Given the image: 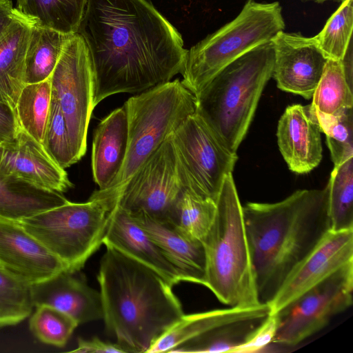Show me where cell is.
<instances>
[{"instance_id": "cell-1", "label": "cell", "mask_w": 353, "mask_h": 353, "mask_svg": "<svg viewBox=\"0 0 353 353\" xmlns=\"http://www.w3.org/2000/svg\"><path fill=\"white\" fill-rule=\"evenodd\" d=\"M92 68V105L141 93L182 72L188 50L148 0H87L78 32Z\"/></svg>"}, {"instance_id": "cell-2", "label": "cell", "mask_w": 353, "mask_h": 353, "mask_svg": "<svg viewBox=\"0 0 353 353\" xmlns=\"http://www.w3.org/2000/svg\"><path fill=\"white\" fill-rule=\"evenodd\" d=\"M243 214L258 297L268 304L331 230L327 190H296L276 203L249 202Z\"/></svg>"}, {"instance_id": "cell-3", "label": "cell", "mask_w": 353, "mask_h": 353, "mask_svg": "<svg viewBox=\"0 0 353 353\" xmlns=\"http://www.w3.org/2000/svg\"><path fill=\"white\" fill-rule=\"evenodd\" d=\"M105 248L97 275L105 328L128 353H148L184 314L181 304L155 271Z\"/></svg>"}, {"instance_id": "cell-4", "label": "cell", "mask_w": 353, "mask_h": 353, "mask_svg": "<svg viewBox=\"0 0 353 353\" xmlns=\"http://www.w3.org/2000/svg\"><path fill=\"white\" fill-rule=\"evenodd\" d=\"M274 63L272 42L259 45L225 66L195 95L196 112L233 153L247 134Z\"/></svg>"}, {"instance_id": "cell-5", "label": "cell", "mask_w": 353, "mask_h": 353, "mask_svg": "<svg viewBox=\"0 0 353 353\" xmlns=\"http://www.w3.org/2000/svg\"><path fill=\"white\" fill-rule=\"evenodd\" d=\"M213 223L202 241L205 252V282L229 307L261 304L245 232L243 206L232 174L223 183Z\"/></svg>"}, {"instance_id": "cell-6", "label": "cell", "mask_w": 353, "mask_h": 353, "mask_svg": "<svg viewBox=\"0 0 353 353\" xmlns=\"http://www.w3.org/2000/svg\"><path fill=\"white\" fill-rule=\"evenodd\" d=\"M119 198L98 190L86 202L68 201L18 223L77 272L103 244Z\"/></svg>"}, {"instance_id": "cell-7", "label": "cell", "mask_w": 353, "mask_h": 353, "mask_svg": "<svg viewBox=\"0 0 353 353\" xmlns=\"http://www.w3.org/2000/svg\"><path fill=\"white\" fill-rule=\"evenodd\" d=\"M284 28L278 1L248 0L233 20L188 50L182 83L196 95L225 66L254 47L270 42Z\"/></svg>"}, {"instance_id": "cell-8", "label": "cell", "mask_w": 353, "mask_h": 353, "mask_svg": "<svg viewBox=\"0 0 353 353\" xmlns=\"http://www.w3.org/2000/svg\"><path fill=\"white\" fill-rule=\"evenodd\" d=\"M123 105L128 121L127 154L117 179L103 190L117 196L145 159L196 112V97L176 79L129 98Z\"/></svg>"}, {"instance_id": "cell-9", "label": "cell", "mask_w": 353, "mask_h": 353, "mask_svg": "<svg viewBox=\"0 0 353 353\" xmlns=\"http://www.w3.org/2000/svg\"><path fill=\"white\" fill-rule=\"evenodd\" d=\"M183 187L216 201L225 178L238 159L196 112L172 134Z\"/></svg>"}, {"instance_id": "cell-10", "label": "cell", "mask_w": 353, "mask_h": 353, "mask_svg": "<svg viewBox=\"0 0 353 353\" xmlns=\"http://www.w3.org/2000/svg\"><path fill=\"white\" fill-rule=\"evenodd\" d=\"M50 83L52 98L63 115L77 162L86 152L88 129L94 109L91 59L79 34H72L65 43Z\"/></svg>"}, {"instance_id": "cell-11", "label": "cell", "mask_w": 353, "mask_h": 353, "mask_svg": "<svg viewBox=\"0 0 353 353\" xmlns=\"http://www.w3.org/2000/svg\"><path fill=\"white\" fill-rule=\"evenodd\" d=\"M353 263L315 285L278 314L273 341L296 345L326 327L353 303Z\"/></svg>"}, {"instance_id": "cell-12", "label": "cell", "mask_w": 353, "mask_h": 353, "mask_svg": "<svg viewBox=\"0 0 353 353\" xmlns=\"http://www.w3.org/2000/svg\"><path fill=\"white\" fill-rule=\"evenodd\" d=\"M184 190L171 134L122 187L119 205L130 214L170 222Z\"/></svg>"}, {"instance_id": "cell-13", "label": "cell", "mask_w": 353, "mask_h": 353, "mask_svg": "<svg viewBox=\"0 0 353 353\" xmlns=\"http://www.w3.org/2000/svg\"><path fill=\"white\" fill-rule=\"evenodd\" d=\"M271 42L274 54L272 77L277 87L311 99L327 61L314 37L283 30Z\"/></svg>"}, {"instance_id": "cell-14", "label": "cell", "mask_w": 353, "mask_h": 353, "mask_svg": "<svg viewBox=\"0 0 353 353\" xmlns=\"http://www.w3.org/2000/svg\"><path fill=\"white\" fill-rule=\"evenodd\" d=\"M353 263V230H330L288 276L268 303L276 314L307 290L344 266Z\"/></svg>"}, {"instance_id": "cell-15", "label": "cell", "mask_w": 353, "mask_h": 353, "mask_svg": "<svg viewBox=\"0 0 353 353\" xmlns=\"http://www.w3.org/2000/svg\"><path fill=\"white\" fill-rule=\"evenodd\" d=\"M271 314L270 306L230 307L204 312L203 330L170 352H232L247 342Z\"/></svg>"}, {"instance_id": "cell-16", "label": "cell", "mask_w": 353, "mask_h": 353, "mask_svg": "<svg viewBox=\"0 0 353 353\" xmlns=\"http://www.w3.org/2000/svg\"><path fill=\"white\" fill-rule=\"evenodd\" d=\"M0 267L30 285L67 270L56 256L18 222L1 219Z\"/></svg>"}, {"instance_id": "cell-17", "label": "cell", "mask_w": 353, "mask_h": 353, "mask_svg": "<svg viewBox=\"0 0 353 353\" xmlns=\"http://www.w3.org/2000/svg\"><path fill=\"white\" fill-rule=\"evenodd\" d=\"M0 174H12L38 187L60 193L73 185L65 169L49 156L41 143L21 128L3 143Z\"/></svg>"}, {"instance_id": "cell-18", "label": "cell", "mask_w": 353, "mask_h": 353, "mask_svg": "<svg viewBox=\"0 0 353 353\" xmlns=\"http://www.w3.org/2000/svg\"><path fill=\"white\" fill-rule=\"evenodd\" d=\"M321 129L310 105L294 104L286 108L276 132L279 150L289 169L308 173L322 159Z\"/></svg>"}, {"instance_id": "cell-19", "label": "cell", "mask_w": 353, "mask_h": 353, "mask_svg": "<svg viewBox=\"0 0 353 353\" xmlns=\"http://www.w3.org/2000/svg\"><path fill=\"white\" fill-rule=\"evenodd\" d=\"M75 274L64 270L31 285L34 306L54 307L70 316L78 325L103 319L100 292Z\"/></svg>"}, {"instance_id": "cell-20", "label": "cell", "mask_w": 353, "mask_h": 353, "mask_svg": "<svg viewBox=\"0 0 353 353\" xmlns=\"http://www.w3.org/2000/svg\"><path fill=\"white\" fill-rule=\"evenodd\" d=\"M130 214L176 269L181 281L205 285L206 261L201 241L187 237L169 221L141 212Z\"/></svg>"}, {"instance_id": "cell-21", "label": "cell", "mask_w": 353, "mask_h": 353, "mask_svg": "<svg viewBox=\"0 0 353 353\" xmlns=\"http://www.w3.org/2000/svg\"><path fill=\"white\" fill-rule=\"evenodd\" d=\"M103 244L110 246L159 274L172 286L181 282L179 274L158 245L133 216L119 204Z\"/></svg>"}, {"instance_id": "cell-22", "label": "cell", "mask_w": 353, "mask_h": 353, "mask_svg": "<svg viewBox=\"0 0 353 353\" xmlns=\"http://www.w3.org/2000/svg\"><path fill=\"white\" fill-rule=\"evenodd\" d=\"M128 121L123 105L97 125L93 137L92 170L99 190H108L120 173L128 151Z\"/></svg>"}, {"instance_id": "cell-23", "label": "cell", "mask_w": 353, "mask_h": 353, "mask_svg": "<svg viewBox=\"0 0 353 353\" xmlns=\"http://www.w3.org/2000/svg\"><path fill=\"white\" fill-rule=\"evenodd\" d=\"M33 23L18 11L0 38V102L14 109L26 85L25 57Z\"/></svg>"}, {"instance_id": "cell-24", "label": "cell", "mask_w": 353, "mask_h": 353, "mask_svg": "<svg viewBox=\"0 0 353 353\" xmlns=\"http://www.w3.org/2000/svg\"><path fill=\"white\" fill-rule=\"evenodd\" d=\"M69 201L62 193L12 174H0V219L19 222Z\"/></svg>"}, {"instance_id": "cell-25", "label": "cell", "mask_w": 353, "mask_h": 353, "mask_svg": "<svg viewBox=\"0 0 353 353\" xmlns=\"http://www.w3.org/2000/svg\"><path fill=\"white\" fill-rule=\"evenodd\" d=\"M72 34L33 23L25 57V84L50 78L63 46Z\"/></svg>"}, {"instance_id": "cell-26", "label": "cell", "mask_w": 353, "mask_h": 353, "mask_svg": "<svg viewBox=\"0 0 353 353\" xmlns=\"http://www.w3.org/2000/svg\"><path fill=\"white\" fill-rule=\"evenodd\" d=\"M87 0H17V10L37 25L65 34L78 32Z\"/></svg>"}, {"instance_id": "cell-27", "label": "cell", "mask_w": 353, "mask_h": 353, "mask_svg": "<svg viewBox=\"0 0 353 353\" xmlns=\"http://www.w3.org/2000/svg\"><path fill=\"white\" fill-rule=\"evenodd\" d=\"M50 78L26 84L14 108L19 128L41 143L51 103Z\"/></svg>"}, {"instance_id": "cell-28", "label": "cell", "mask_w": 353, "mask_h": 353, "mask_svg": "<svg viewBox=\"0 0 353 353\" xmlns=\"http://www.w3.org/2000/svg\"><path fill=\"white\" fill-rule=\"evenodd\" d=\"M326 188L331 230H353V157L334 167Z\"/></svg>"}, {"instance_id": "cell-29", "label": "cell", "mask_w": 353, "mask_h": 353, "mask_svg": "<svg viewBox=\"0 0 353 353\" xmlns=\"http://www.w3.org/2000/svg\"><path fill=\"white\" fill-rule=\"evenodd\" d=\"M312 98L311 107L327 114L339 115L353 108V89L347 82L341 61L327 59Z\"/></svg>"}, {"instance_id": "cell-30", "label": "cell", "mask_w": 353, "mask_h": 353, "mask_svg": "<svg viewBox=\"0 0 353 353\" xmlns=\"http://www.w3.org/2000/svg\"><path fill=\"white\" fill-rule=\"evenodd\" d=\"M216 210L215 201L185 189L170 223L187 237L202 242L213 223Z\"/></svg>"}, {"instance_id": "cell-31", "label": "cell", "mask_w": 353, "mask_h": 353, "mask_svg": "<svg viewBox=\"0 0 353 353\" xmlns=\"http://www.w3.org/2000/svg\"><path fill=\"white\" fill-rule=\"evenodd\" d=\"M353 0H343L314 38L327 59L341 61L352 43Z\"/></svg>"}, {"instance_id": "cell-32", "label": "cell", "mask_w": 353, "mask_h": 353, "mask_svg": "<svg viewBox=\"0 0 353 353\" xmlns=\"http://www.w3.org/2000/svg\"><path fill=\"white\" fill-rule=\"evenodd\" d=\"M33 307L31 285L0 267V327L23 321Z\"/></svg>"}, {"instance_id": "cell-33", "label": "cell", "mask_w": 353, "mask_h": 353, "mask_svg": "<svg viewBox=\"0 0 353 353\" xmlns=\"http://www.w3.org/2000/svg\"><path fill=\"white\" fill-rule=\"evenodd\" d=\"M321 131L326 135L334 167L353 157V108L339 115L321 112L310 105Z\"/></svg>"}, {"instance_id": "cell-34", "label": "cell", "mask_w": 353, "mask_h": 353, "mask_svg": "<svg viewBox=\"0 0 353 353\" xmlns=\"http://www.w3.org/2000/svg\"><path fill=\"white\" fill-rule=\"evenodd\" d=\"M30 319V329L41 342L63 347L78 323L64 312L48 305H40Z\"/></svg>"}, {"instance_id": "cell-35", "label": "cell", "mask_w": 353, "mask_h": 353, "mask_svg": "<svg viewBox=\"0 0 353 353\" xmlns=\"http://www.w3.org/2000/svg\"><path fill=\"white\" fill-rule=\"evenodd\" d=\"M41 144L49 156L61 168L65 169L77 163L63 115L59 105L52 97Z\"/></svg>"}, {"instance_id": "cell-36", "label": "cell", "mask_w": 353, "mask_h": 353, "mask_svg": "<svg viewBox=\"0 0 353 353\" xmlns=\"http://www.w3.org/2000/svg\"><path fill=\"white\" fill-rule=\"evenodd\" d=\"M277 314H270L250 339L240 346L234 353H247L259 351L273 341L278 326Z\"/></svg>"}, {"instance_id": "cell-37", "label": "cell", "mask_w": 353, "mask_h": 353, "mask_svg": "<svg viewBox=\"0 0 353 353\" xmlns=\"http://www.w3.org/2000/svg\"><path fill=\"white\" fill-rule=\"evenodd\" d=\"M70 352L78 353H128L119 343L105 342L97 336L90 339L79 338L77 348Z\"/></svg>"}, {"instance_id": "cell-38", "label": "cell", "mask_w": 353, "mask_h": 353, "mask_svg": "<svg viewBox=\"0 0 353 353\" xmlns=\"http://www.w3.org/2000/svg\"><path fill=\"white\" fill-rule=\"evenodd\" d=\"M19 129L14 109L8 104L0 102V142L12 140Z\"/></svg>"}, {"instance_id": "cell-39", "label": "cell", "mask_w": 353, "mask_h": 353, "mask_svg": "<svg viewBox=\"0 0 353 353\" xmlns=\"http://www.w3.org/2000/svg\"><path fill=\"white\" fill-rule=\"evenodd\" d=\"M18 10L10 0H0V38L14 21Z\"/></svg>"}, {"instance_id": "cell-40", "label": "cell", "mask_w": 353, "mask_h": 353, "mask_svg": "<svg viewBox=\"0 0 353 353\" xmlns=\"http://www.w3.org/2000/svg\"><path fill=\"white\" fill-rule=\"evenodd\" d=\"M307 1H312L319 3H323L325 1H333V0H307ZM337 1H343V0H337Z\"/></svg>"}, {"instance_id": "cell-41", "label": "cell", "mask_w": 353, "mask_h": 353, "mask_svg": "<svg viewBox=\"0 0 353 353\" xmlns=\"http://www.w3.org/2000/svg\"><path fill=\"white\" fill-rule=\"evenodd\" d=\"M3 149V143L0 142V163H1V157H2Z\"/></svg>"}]
</instances>
